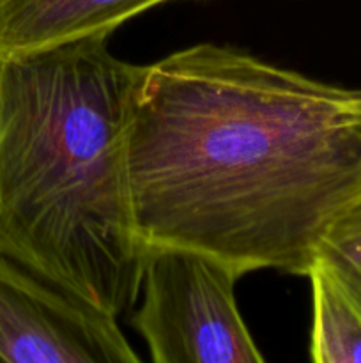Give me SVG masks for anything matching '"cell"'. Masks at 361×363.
Returning <instances> with one entry per match:
<instances>
[{
	"mask_svg": "<svg viewBox=\"0 0 361 363\" xmlns=\"http://www.w3.org/2000/svg\"><path fill=\"white\" fill-rule=\"evenodd\" d=\"M127 176L145 248L306 277L361 195V89L200 43L140 66Z\"/></svg>",
	"mask_w": 361,
	"mask_h": 363,
	"instance_id": "1",
	"label": "cell"
},
{
	"mask_svg": "<svg viewBox=\"0 0 361 363\" xmlns=\"http://www.w3.org/2000/svg\"><path fill=\"white\" fill-rule=\"evenodd\" d=\"M108 43L0 57V254L119 319L137 305L147 248L127 176L140 66Z\"/></svg>",
	"mask_w": 361,
	"mask_h": 363,
	"instance_id": "2",
	"label": "cell"
},
{
	"mask_svg": "<svg viewBox=\"0 0 361 363\" xmlns=\"http://www.w3.org/2000/svg\"><path fill=\"white\" fill-rule=\"evenodd\" d=\"M243 277L211 255L147 248L131 326L154 363H262L236 300Z\"/></svg>",
	"mask_w": 361,
	"mask_h": 363,
	"instance_id": "3",
	"label": "cell"
},
{
	"mask_svg": "<svg viewBox=\"0 0 361 363\" xmlns=\"http://www.w3.org/2000/svg\"><path fill=\"white\" fill-rule=\"evenodd\" d=\"M0 362L137 363L119 319L0 254Z\"/></svg>",
	"mask_w": 361,
	"mask_h": 363,
	"instance_id": "4",
	"label": "cell"
},
{
	"mask_svg": "<svg viewBox=\"0 0 361 363\" xmlns=\"http://www.w3.org/2000/svg\"><path fill=\"white\" fill-rule=\"evenodd\" d=\"M173 0H0V57L112 35L133 18Z\"/></svg>",
	"mask_w": 361,
	"mask_h": 363,
	"instance_id": "5",
	"label": "cell"
},
{
	"mask_svg": "<svg viewBox=\"0 0 361 363\" xmlns=\"http://www.w3.org/2000/svg\"><path fill=\"white\" fill-rule=\"evenodd\" d=\"M310 358L315 363H361V315L335 282L314 266Z\"/></svg>",
	"mask_w": 361,
	"mask_h": 363,
	"instance_id": "6",
	"label": "cell"
},
{
	"mask_svg": "<svg viewBox=\"0 0 361 363\" xmlns=\"http://www.w3.org/2000/svg\"><path fill=\"white\" fill-rule=\"evenodd\" d=\"M315 266L338 286L361 315V195L329 225Z\"/></svg>",
	"mask_w": 361,
	"mask_h": 363,
	"instance_id": "7",
	"label": "cell"
}]
</instances>
